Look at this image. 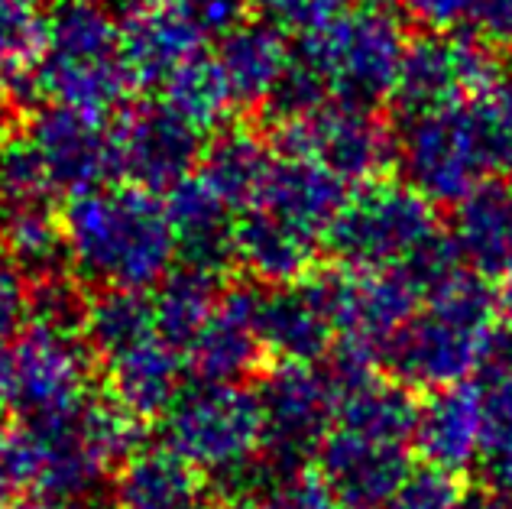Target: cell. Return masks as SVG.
<instances>
[{
  "label": "cell",
  "instance_id": "5b68a950",
  "mask_svg": "<svg viewBox=\"0 0 512 509\" xmlns=\"http://www.w3.org/2000/svg\"><path fill=\"white\" fill-rule=\"evenodd\" d=\"M166 441L208 480L247 490L260 477L266 425L260 393L240 383H195L166 412Z\"/></svg>",
  "mask_w": 512,
  "mask_h": 509
},
{
  "label": "cell",
  "instance_id": "b9f144b4",
  "mask_svg": "<svg viewBox=\"0 0 512 509\" xmlns=\"http://www.w3.org/2000/svg\"><path fill=\"white\" fill-rule=\"evenodd\" d=\"M4 509H85L72 500H59V497H46V493H33V497L23 500H10Z\"/></svg>",
  "mask_w": 512,
  "mask_h": 509
},
{
  "label": "cell",
  "instance_id": "e0dca14e",
  "mask_svg": "<svg viewBox=\"0 0 512 509\" xmlns=\"http://www.w3.org/2000/svg\"><path fill=\"white\" fill-rule=\"evenodd\" d=\"M205 33L195 23L185 0H163L156 7L127 13L120 30V52L133 85L163 88L166 78L201 52Z\"/></svg>",
  "mask_w": 512,
  "mask_h": 509
},
{
  "label": "cell",
  "instance_id": "30bf717a",
  "mask_svg": "<svg viewBox=\"0 0 512 509\" xmlns=\"http://www.w3.org/2000/svg\"><path fill=\"white\" fill-rule=\"evenodd\" d=\"M325 292L334 334L344 347L363 354H386L399 331L419 312V296L412 279L402 270H370L347 266L338 273L318 276Z\"/></svg>",
  "mask_w": 512,
  "mask_h": 509
},
{
  "label": "cell",
  "instance_id": "5bb4252c",
  "mask_svg": "<svg viewBox=\"0 0 512 509\" xmlns=\"http://www.w3.org/2000/svg\"><path fill=\"white\" fill-rule=\"evenodd\" d=\"M33 150L43 159L56 192H85L117 176L114 127L104 117L62 104H43L26 124Z\"/></svg>",
  "mask_w": 512,
  "mask_h": 509
},
{
  "label": "cell",
  "instance_id": "ab89813d",
  "mask_svg": "<svg viewBox=\"0 0 512 509\" xmlns=\"http://www.w3.org/2000/svg\"><path fill=\"white\" fill-rule=\"evenodd\" d=\"M383 4L402 10L406 17L431 26V30H448V26L470 17L474 0H383Z\"/></svg>",
  "mask_w": 512,
  "mask_h": 509
},
{
  "label": "cell",
  "instance_id": "9c48e42d",
  "mask_svg": "<svg viewBox=\"0 0 512 509\" xmlns=\"http://www.w3.org/2000/svg\"><path fill=\"white\" fill-rule=\"evenodd\" d=\"M91 357L85 328L30 318L13 351V406L20 419L59 422L91 396Z\"/></svg>",
  "mask_w": 512,
  "mask_h": 509
},
{
  "label": "cell",
  "instance_id": "d590c367",
  "mask_svg": "<svg viewBox=\"0 0 512 509\" xmlns=\"http://www.w3.org/2000/svg\"><path fill=\"white\" fill-rule=\"evenodd\" d=\"M467 503V490L461 477L441 467H412L402 477V484L393 490V497L383 503V509H461Z\"/></svg>",
  "mask_w": 512,
  "mask_h": 509
},
{
  "label": "cell",
  "instance_id": "4316f807",
  "mask_svg": "<svg viewBox=\"0 0 512 509\" xmlns=\"http://www.w3.org/2000/svg\"><path fill=\"white\" fill-rule=\"evenodd\" d=\"M198 176L208 182L211 192H218L234 211L250 208L263 192V182L273 169V150L253 130L227 127L208 143V150L198 159Z\"/></svg>",
  "mask_w": 512,
  "mask_h": 509
},
{
  "label": "cell",
  "instance_id": "836d02e7",
  "mask_svg": "<svg viewBox=\"0 0 512 509\" xmlns=\"http://www.w3.org/2000/svg\"><path fill=\"white\" fill-rule=\"evenodd\" d=\"M250 493L260 509H338L318 467L305 464H263L260 480Z\"/></svg>",
  "mask_w": 512,
  "mask_h": 509
},
{
  "label": "cell",
  "instance_id": "2e32d148",
  "mask_svg": "<svg viewBox=\"0 0 512 509\" xmlns=\"http://www.w3.org/2000/svg\"><path fill=\"white\" fill-rule=\"evenodd\" d=\"M266 357L260 331V292L231 286L218 305L185 344V364L201 383H240L260 370Z\"/></svg>",
  "mask_w": 512,
  "mask_h": 509
},
{
  "label": "cell",
  "instance_id": "484cf974",
  "mask_svg": "<svg viewBox=\"0 0 512 509\" xmlns=\"http://www.w3.org/2000/svg\"><path fill=\"white\" fill-rule=\"evenodd\" d=\"M218 62L237 104H266L292 69V49L282 30L269 23H240L221 39Z\"/></svg>",
  "mask_w": 512,
  "mask_h": 509
},
{
  "label": "cell",
  "instance_id": "1f68e13d",
  "mask_svg": "<svg viewBox=\"0 0 512 509\" xmlns=\"http://www.w3.org/2000/svg\"><path fill=\"white\" fill-rule=\"evenodd\" d=\"M477 467L493 493L512 497V377L490 380L483 393V438Z\"/></svg>",
  "mask_w": 512,
  "mask_h": 509
},
{
  "label": "cell",
  "instance_id": "7bdbcfd3",
  "mask_svg": "<svg viewBox=\"0 0 512 509\" xmlns=\"http://www.w3.org/2000/svg\"><path fill=\"white\" fill-rule=\"evenodd\" d=\"M13 393V351L0 344V403H7Z\"/></svg>",
  "mask_w": 512,
  "mask_h": 509
},
{
  "label": "cell",
  "instance_id": "d6986e66",
  "mask_svg": "<svg viewBox=\"0 0 512 509\" xmlns=\"http://www.w3.org/2000/svg\"><path fill=\"white\" fill-rule=\"evenodd\" d=\"M111 503L114 509H205L208 477L169 441L140 445L114 471Z\"/></svg>",
  "mask_w": 512,
  "mask_h": 509
},
{
  "label": "cell",
  "instance_id": "f1b7e54d",
  "mask_svg": "<svg viewBox=\"0 0 512 509\" xmlns=\"http://www.w3.org/2000/svg\"><path fill=\"white\" fill-rule=\"evenodd\" d=\"M163 104H169L182 120H188L195 130L205 133V130L221 127L224 120L231 117L237 98L218 56L211 59L205 52H198V56H192L166 78Z\"/></svg>",
  "mask_w": 512,
  "mask_h": 509
},
{
  "label": "cell",
  "instance_id": "e575fe53",
  "mask_svg": "<svg viewBox=\"0 0 512 509\" xmlns=\"http://www.w3.org/2000/svg\"><path fill=\"white\" fill-rule=\"evenodd\" d=\"M43 4L39 0H0V56L17 72V85L43 43Z\"/></svg>",
  "mask_w": 512,
  "mask_h": 509
},
{
  "label": "cell",
  "instance_id": "7a4b0ae2",
  "mask_svg": "<svg viewBox=\"0 0 512 509\" xmlns=\"http://www.w3.org/2000/svg\"><path fill=\"white\" fill-rule=\"evenodd\" d=\"M409 185L457 205L483 182L512 176V111L493 95L409 117L399 140Z\"/></svg>",
  "mask_w": 512,
  "mask_h": 509
},
{
  "label": "cell",
  "instance_id": "4dcf8cb0",
  "mask_svg": "<svg viewBox=\"0 0 512 509\" xmlns=\"http://www.w3.org/2000/svg\"><path fill=\"white\" fill-rule=\"evenodd\" d=\"M0 247H4L23 273H59L65 260L62 214L49 205L0 208Z\"/></svg>",
  "mask_w": 512,
  "mask_h": 509
},
{
  "label": "cell",
  "instance_id": "277c9868",
  "mask_svg": "<svg viewBox=\"0 0 512 509\" xmlns=\"http://www.w3.org/2000/svg\"><path fill=\"white\" fill-rule=\"evenodd\" d=\"M425 308L389 344L386 360L396 380L422 390L467 383L480 370L483 344L496 325V296L490 283L461 266L425 296Z\"/></svg>",
  "mask_w": 512,
  "mask_h": 509
},
{
  "label": "cell",
  "instance_id": "f546056e",
  "mask_svg": "<svg viewBox=\"0 0 512 509\" xmlns=\"http://www.w3.org/2000/svg\"><path fill=\"white\" fill-rule=\"evenodd\" d=\"M156 334L153 299L146 292L133 289H101L98 296L88 299L85 312V338L94 357H114L127 351L130 344Z\"/></svg>",
  "mask_w": 512,
  "mask_h": 509
},
{
  "label": "cell",
  "instance_id": "9a60e30c",
  "mask_svg": "<svg viewBox=\"0 0 512 509\" xmlns=\"http://www.w3.org/2000/svg\"><path fill=\"white\" fill-rule=\"evenodd\" d=\"M412 471L406 441L331 425L318 448V474L325 477L338 509H383Z\"/></svg>",
  "mask_w": 512,
  "mask_h": 509
},
{
  "label": "cell",
  "instance_id": "d6a6232c",
  "mask_svg": "<svg viewBox=\"0 0 512 509\" xmlns=\"http://www.w3.org/2000/svg\"><path fill=\"white\" fill-rule=\"evenodd\" d=\"M56 195L43 159L26 133L0 140V208L49 205Z\"/></svg>",
  "mask_w": 512,
  "mask_h": 509
},
{
  "label": "cell",
  "instance_id": "bcb514c9",
  "mask_svg": "<svg viewBox=\"0 0 512 509\" xmlns=\"http://www.w3.org/2000/svg\"><path fill=\"white\" fill-rule=\"evenodd\" d=\"M461 509H506V506H500V503L490 500V497H467V503Z\"/></svg>",
  "mask_w": 512,
  "mask_h": 509
},
{
  "label": "cell",
  "instance_id": "74e56055",
  "mask_svg": "<svg viewBox=\"0 0 512 509\" xmlns=\"http://www.w3.org/2000/svg\"><path fill=\"white\" fill-rule=\"evenodd\" d=\"M33 289L20 266H0V344L30 325Z\"/></svg>",
  "mask_w": 512,
  "mask_h": 509
},
{
  "label": "cell",
  "instance_id": "f6af8a7d",
  "mask_svg": "<svg viewBox=\"0 0 512 509\" xmlns=\"http://www.w3.org/2000/svg\"><path fill=\"white\" fill-rule=\"evenodd\" d=\"M224 509H260V506H256V500H253V493H250V490H240L237 497H234L231 503H227Z\"/></svg>",
  "mask_w": 512,
  "mask_h": 509
},
{
  "label": "cell",
  "instance_id": "603a6c76",
  "mask_svg": "<svg viewBox=\"0 0 512 509\" xmlns=\"http://www.w3.org/2000/svg\"><path fill=\"white\" fill-rule=\"evenodd\" d=\"M166 211L179 244V257L198 270L224 273L234 263V208L201 176L182 179L166 192Z\"/></svg>",
  "mask_w": 512,
  "mask_h": 509
},
{
  "label": "cell",
  "instance_id": "60d3db41",
  "mask_svg": "<svg viewBox=\"0 0 512 509\" xmlns=\"http://www.w3.org/2000/svg\"><path fill=\"white\" fill-rule=\"evenodd\" d=\"M480 373H487L490 380H506L512 377V318L496 321L483 344V360Z\"/></svg>",
  "mask_w": 512,
  "mask_h": 509
},
{
  "label": "cell",
  "instance_id": "cb8c5ba5",
  "mask_svg": "<svg viewBox=\"0 0 512 509\" xmlns=\"http://www.w3.org/2000/svg\"><path fill=\"white\" fill-rule=\"evenodd\" d=\"M104 367L111 377V396H117L137 419L166 415L182 393V347L166 341L159 331L107 357Z\"/></svg>",
  "mask_w": 512,
  "mask_h": 509
},
{
  "label": "cell",
  "instance_id": "d4e9b609",
  "mask_svg": "<svg viewBox=\"0 0 512 509\" xmlns=\"http://www.w3.org/2000/svg\"><path fill=\"white\" fill-rule=\"evenodd\" d=\"M347 202V185L312 159L282 156L269 169L263 192L253 205L279 214L295 227L328 237V227Z\"/></svg>",
  "mask_w": 512,
  "mask_h": 509
},
{
  "label": "cell",
  "instance_id": "3957f363",
  "mask_svg": "<svg viewBox=\"0 0 512 509\" xmlns=\"http://www.w3.org/2000/svg\"><path fill=\"white\" fill-rule=\"evenodd\" d=\"M133 78L120 30L98 0H62L43 23V43L23 75V95L107 117L124 107Z\"/></svg>",
  "mask_w": 512,
  "mask_h": 509
},
{
  "label": "cell",
  "instance_id": "f907efd6",
  "mask_svg": "<svg viewBox=\"0 0 512 509\" xmlns=\"http://www.w3.org/2000/svg\"><path fill=\"white\" fill-rule=\"evenodd\" d=\"M506 509H512V506H506Z\"/></svg>",
  "mask_w": 512,
  "mask_h": 509
},
{
  "label": "cell",
  "instance_id": "f35d334b",
  "mask_svg": "<svg viewBox=\"0 0 512 509\" xmlns=\"http://www.w3.org/2000/svg\"><path fill=\"white\" fill-rule=\"evenodd\" d=\"M467 20L483 46L512 52V0H474Z\"/></svg>",
  "mask_w": 512,
  "mask_h": 509
},
{
  "label": "cell",
  "instance_id": "7c38bea8",
  "mask_svg": "<svg viewBox=\"0 0 512 509\" xmlns=\"http://www.w3.org/2000/svg\"><path fill=\"white\" fill-rule=\"evenodd\" d=\"M260 406L266 425V464L289 467L305 464L308 454H318L334 425L338 393L328 373L315 370V364L282 360L273 373H266Z\"/></svg>",
  "mask_w": 512,
  "mask_h": 509
},
{
  "label": "cell",
  "instance_id": "52a82bcc",
  "mask_svg": "<svg viewBox=\"0 0 512 509\" xmlns=\"http://www.w3.org/2000/svg\"><path fill=\"white\" fill-rule=\"evenodd\" d=\"M438 218L431 198L415 185L376 179L347 195L344 208L328 227L334 257L347 266L402 270L438 240Z\"/></svg>",
  "mask_w": 512,
  "mask_h": 509
},
{
  "label": "cell",
  "instance_id": "8fae6325",
  "mask_svg": "<svg viewBox=\"0 0 512 509\" xmlns=\"http://www.w3.org/2000/svg\"><path fill=\"white\" fill-rule=\"evenodd\" d=\"M496 78L500 69L480 39L431 33L409 43L393 101L406 117H419L487 95Z\"/></svg>",
  "mask_w": 512,
  "mask_h": 509
},
{
  "label": "cell",
  "instance_id": "ffe728a7",
  "mask_svg": "<svg viewBox=\"0 0 512 509\" xmlns=\"http://www.w3.org/2000/svg\"><path fill=\"white\" fill-rule=\"evenodd\" d=\"M483 438V393L477 386L454 383L431 390L415 415L412 441L425 464L461 474L477 464Z\"/></svg>",
  "mask_w": 512,
  "mask_h": 509
},
{
  "label": "cell",
  "instance_id": "7402d4cb",
  "mask_svg": "<svg viewBox=\"0 0 512 509\" xmlns=\"http://www.w3.org/2000/svg\"><path fill=\"white\" fill-rule=\"evenodd\" d=\"M318 234L295 227L292 221L260 205L244 208L234 224V260L266 286L299 283L312 273L318 257Z\"/></svg>",
  "mask_w": 512,
  "mask_h": 509
},
{
  "label": "cell",
  "instance_id": "83f0119b",
  "mask_svg": "<svg viewBox=\"0 0 512 509\" xmlns=\"http://www.w3.org/2000/svg\"><path fill=\"white\" fill-rule=\"evenodd\" d=\"M221 273L198 270V266L182 263V270H172L163 283L156 286L153 296V318L156 331L175 347H182L195 338L201 325L214 312L221 299Z\"/></svg>",
  "mask_w": 512,
  "mask_h": 509
},
{
  "label": "cell",
  "instance_id": "681fc988",
  "mask_svg": "<svg viewBox=\"0 0 512 509\" xmlns=\"http://www.w3.org/2000/svg\"><path fill=\"white\" fill-rule=\"evenodd\" d=\"M4 406H7V403H0V422H4Z\"/></svg>",
  "mask_w": 512,
  "mask_h": 509
},
{
  "label": "cell",
  "instance_id": "44dd1931",
  "mask_svg": "<svg viewBox=\"0 0 512 509\" xmlns=\"http://www.w3.org/2000/svg\"><path fill=\"white\" fill-rule=\"evenodd\" d=\"M451 244L470 273L487 283L512 279V189L500 179L477 185L454 205Z\"/></svg>",
  "mask_w": 512,
  "mask_h": 509
},
{
  "label": "cell",
  "instance_id": "ee69618b",
  "mask_svg": "<svg viewBox=\"0 0 512 509\" xmlns=\"http://www.w3.org/2000/svg\"><path fill=\"white\" fill-rule=\"evenodd\" d=\"M493 95L512 111V69L500 72V78H496V85H493Z\"/></svg>",
  "mask_w": 512,
  "mask_h": 509
},
{
  "label": "cell",
  "instance_id": "ac0fdd59",
  "mask_svg": "<svg viewBox=\"0 0 512 509\" xmlns=\"http://www.w3.org/2000/svg\"><path fill=\"white\" fill-rule=\"evenodd\" d=\"M260 331L266 354L292 364H315L338 338L318 279L273 286L260 296Z\"/></svg>",
  "mask_w": 512,
  "mask_h": 509
},
{
  "label": "cell",
  "instance_id": "4fadbf2b",
  "mask_svg": "<svg viewBox=\"0 0 512 509\" xmlns=\"http://www.w3.org/2000/svg\"><path fill=\"white\" fill-rule=\"evenodd\" d=\"M117 176L150 192H169L192 176L201 159V130L169 104L130 107L114 124Z\"/></svg>",
  "mask_w": 512,
  "mask_h": 509
},
{
  "label": "cell",
  "instance_id": "8992f818",
  "mask_svg": "<svg viewBox=\"0 0 512 509\" xmlns=\"http://www.w3.org/2000/svg\"><path fill=\"white\" fill-rule=\"evenodd\" d=\"M406 49V33L393 13L360 7L308 33L299 65L328 98L376 107L383 98H393Z\"/></svg>",
  "mask_w": 512,
  "mask_h": 509
},
{
  "label": "cell",
  "instance_id": "8d00e7d4",
  "mask_svg": "<svg viewBox=\"0 0 512 509\" xmlns=\"http://www.w3.org/2000/svg\"><path fill=\"white\" fill-rule=\"evenodd\" d=\"M247 4L256 10V17L276 30L308 36L341 17L350 0H247Z\"/></svg>",
  "mask_w": 512,
  "mask_h": 509
},
{
  "label": "cell",
  "instance_id": "6da1fadb",
  "mask_svg": "<svg viewBox=\"0 0 512 509\" xmlns=\"http://www.w3.org/2000/svg\"><path fill=\"white\" fill-rule=\"evenodd\" d=\"M65 260L78 279L101 289L150 292L179 257L166 202L140 185H94L62 211Z\"/></svg>",
  "mask_w": 512,
  "mask_h": 509
},
{
  "label": "cell",
  "instance_id": "7dc6e473",
  "mask_svg": "<svg viewBox=\"0 0 512 509\" xmlns=\"http://www.w3.org/2000/svg\"><path fill=\"white\" fill-rule=\"evenodd\" d=\"M10 490H13V480L7 477L4 467H0V509L10 503Z\"/></svg>",
  "mask_w": 512,
  "mask_h": 509
},
{
  "label": "cell",
  "instance_id": "c3c4849f",
  "mask_svg": "<svg viewBox=\"0 0 512 509\" xmlns=\"http://www.w3.org/2000/svg\"><path fill=\"white\" fill-rule=\"evenodd\" d=\"M503 302H506V312H509V318H512V279H509V289L503 292Z\"/></svg>",
  "mask_w": 512,
  "mask_h": 509
},
{
  "label": "cell",
  "instance_id": "ba28073f",
  "mask_svg": "<svg viewBox=\"0 0 512 509\" xmlns=\"http://www.w3.org/2000/svg\"><path fill=\"white\" fill-rule=\"evenodd\" d=\"M276 143L282 156L312 159L344 185H370L383 179L399 159L396 133L373 107L334 98L295 117L276 120Z\"/></svg>",
  "mask_w": 512,
  "mask_h": 509
}]
</instances>
